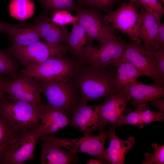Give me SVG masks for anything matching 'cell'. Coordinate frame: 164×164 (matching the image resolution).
Returning <instances> with one entry per match:
<instances>
[{
  "label": "cell",
  "mask_w": 164,
  "mask_h": 164,
  "mask_svg": "<svg viewBox=\"0 0 164 164\" xmlns=\"http://www.w3.org/2000/svg\"><path fill=\"white\" fill-rule=\"evenodd\" d=\"M108 67L100 68L81 63L73 78L80 93V103L87 104L120 92L115 83L116 69Z\"/></svg>",
  "instance_id": "cell-1"
},
{
  "label": "cell",
  "mask_w": 164,
  "mask_h": 164,
  "mask_svg": "<svg viewBox=\"0 0 164 164\" xmlns=\"http://www.w3.org/2000/svg\"><path fill=\"white\" fill-rule=\"evenodd\" d=\"M80 64L69 58L65 53H60L35 66L24 68L20 73L41 81H66L75 76Z\"/></svg>",
  "instance_id": "cell-2"
},
{
  "label": "cell",
  "mask_w": 164,
  "mask_h": 164,
  "mask_svg": "<svg viewBox=\"0 0 164 164\" xmlns=\"http://www.w3.org/2000/svg\"><path fill=\"white\" fill-rule=\"evenodd\" d=\"M40 82L42 93L46 99V104L71 119L81 101L79 90L73 78L66 81Z\"/></svg>",
  "instance_id": "cell-3"
},
{
  "label": "cell",
  "mask_w": 164,
  "mask_h": 164,
  "mask_svg": "<svg viewBox=\"0 0 164 164\" xmlns=\"http://www.w3.org/2000/svg\"><path fill=\"white\" fill-rule=\"evenodd\" d=\"M43 104L39 105L23 101H12L5 96L0 100V112L15 129L23 133L38 129Z\"/></svg>",
  "instance_id": "cell-4"
},
{
  "label": "cell",
  "mask_w": 164,
  "mask_h": 164,
  "mask_svg": "<svg viewBox=\"0 0 164 164\" xmlns=\"http://www.w3.org/2000/svg\"><path fill=\"white\" fill-rule=\"evenodd\" d=\"M9 49L25 68L35 66L51 56L68 51L67 45L50 43L40 40L27 46L12 45Z\"/></svg>",
  "instance_id": "cell-5"
},
{
  "label": "cell",
  "mask_w": 164,
  "mask_h": 164,
  "mask_svg": "<svg viewBox=\"0 0 164 164\" xmlns=\"http://www.w3.org/2000/svg\"><path fill=\"white\" fill-rule=\"evenodd\" d=\"M52 142L61 147H65L75 153L82 152L96 158L103 164L109 163L106 155L105 141L108 139L107 131L100 132L96 135H87L77 139H64L53 135H47Z\"/></svg>",
  "instance_id": "cell-6"
},
{
  "label": "cell",
  "mask_w": 164,
  "mask_h": 164,
  "mask_svg": "<svg viewBox=\"0 0 164 164\" xmlns=\"http://www.w3.org/2000/svg\"><path fill=\"white\" fill-rule=\"evenodd\" d=\"M127 43L115 35L100 46H86L80 61L91 66L106 68L113 65L122 56Z\"/></svg>",
  "instance_id": "cell-7"
},
{
  "label": "cell",
  "mask_w": 164,
  "mask_h": 164,
  "mask_svg": "<svg viewBox=\"0 0 164 164\" xmlns=\"http://www.w3.org/2000/svg\"><path fill=\"white\" fill-rule=\"evenodd\" d=\"M74 11L77 21L85 30L91 43L96 40L100 46L114 36L112 26L98 11L80 7Z\"/></svg>",
  "instance_id": "cell-8"
},
{
  "label": "cell",
  "mask_w": 164,
  "mask_h": 164,
  "mask_svg": "<svg viewBox=\"0 0 164 164\" xmlns=\"http://www.w3.org/2000/svg\"><path fill=\"white\" fill-rule=\"evenodd\" d=\"M142 16V13H138L133 5L124 3L115 10L104 15V18L114 29L127 35L132 41L140 43L139 31Z\"/></svg>",
  "instance_id": "cell-9"
},
{
  "label": "cell",
  "mask_w": 164,
  "mask_h": 164,
  "mask_svg": "<svg viewBox=\"0 0 164 164\" xmlns=\"http://www.w3.org/2000/svg\"><path fill=\"white\" fill-rule=\"evenodd\" d=\"M131 100L122 92L105 97L102 103L96 105L98 122L95 130L104 131L108 125L116 127Z\"/></svg>",
  "instance_id": "cell-10"
},
{
  "label": "cell",
  "mask_w": 164,
  "mask_h": 164,
  "mask_svg": "<svg viewBox=\"0 0 164 164\" xmlns=\"http://www.w3.org/2000/svg\"><path fill=\"white\" fill-rule=\"evenodd\" d=\"M122 56L142 74L152 78L155 83L160 81L152 51L144 47L141 43H127Z\"/></svg>",
  "instance_id": "cell-11"
},
{
  "label": "cell",
  "mask_w": 164,
  "mask_h": 164,
  "mask_svg": "<svg viewBox=\"0 0 164 164\" xmlns=\"http://www.w3.org/2000/svg\"><path fill=\"white\" fill-rule=\"evenodd\" d=\"M41 94L39 80L21 75L16 79L11 80L5 97L12 101H21L40 105L44 103L41 98Z\"/></svg>",
  "instance_id": "cell-12"
},
{
  "label": "cell",
  "mask_w": 164,
  "mask_h": 164,
  "mask_svg": "<svg viewBox=\"0 0 164 164\" xmlns=\"http://www.w3.org/2000/svg\"><path fill=\"white\" fill-rule=\"evenodd\" d=\"M37 130L21 134L12 144L2 164H23L32 159L36 146L40 138Z\"/></svg>",
  "instance_id": "cell-13"
},
{
  "label": "cell",
  "mask_w": 164,
  "mask_h": 164,
  "mask_svg": "<svg viewBox=\"0 0 164 164\" xmlns=\"http://www.w3.org/2000/svg\"><path fill=\"white\" fill-rule=\"evenodd\" d=\"M120 92L128 95L132 99L131 104L136 108L142 104L164 97V83L161 81L151 85L144 84L137 80L125 86Z\"/></svg>",
  "instance_id": "cell-14"
},
{
  "label": "cell",
  "mask_w": 164,
  "mask_h": 164,
  "mask_svg": "<svg viewBox=\"0 0 164 164\" xmlns=\"http://www.w3.org/2000/svg\"><path fill=\"white\" fill-rule=\"evenodd\" d=\"M40 118V123L37 132L40 138L57 133L70 125V119L62 112L50 107L46 103L41 107Z\"/></svg>",
  "instance_id": "cell-15"
},
{
  "label": "cell",
  "mask_w": 164,
  "mask_h": 164,
  "mask_svg": "<svg viewBox=\"0 0 164 164\" xmlns=\"http://www.w3.org/2000/svg\"><path fill=\"white\" fill-rule=\"evenodd\" d=\"M39 140L41 142V164H68L78 162L76 153L63 149L51 141L47 136L41 137Z\"/></svg>",
  "instance_id": "cell-16"
},
{
  "label": "cell",
  "mask_w": 164,
  "mask_h": 164,
  "mask_svg": "<svg viewBox=\"0 0 164 164\" xmlns=\"http://www.w3.org/2000/svg\"><path fill=\"white\" fill-rule=\"evenodd\" d=\"M116 128L111 127L107 131L110 143L106 149L107 158L109 163L124 164L127 152L135 143V138L131 136L125 140L121 139L116 134Z\"/></svg>",
  "instance_id": "cell-17"
},
{
  "label": "cell",
  "mask_w": 164,
  "mask_h": 164,
  "mask_svg": "<svg viewBox=\"0 0 164 164\" xmlns=\"http://www.w3.org/2000/svg\"><path fill=\"white\" fill-rule=\"evenodd\" d=\"M70 125L83 133L90 135L95 130L98 122L96 105L81 103L76 109L70 119Z\"/></svg>",
  "instance_id": "cell-18"
},
{
  "label": "cell",
  "mask_w": 164,
  "mask_h": 164,
  "mask_svg": "<svg viewBox=\"0 0 164 164\" xmlns=\"http://www.w3.org/2000/svg\"><path fill=\"white\" fill-rule=\"evenodd\" d=\"M38 29L40 39L52 44H62L66 43L69 34L66 26H59L54 24L47 16L42 15L37 18L35 23Z\"/></svg>",
  "instance_id": "cell-19"
},
{
  "label": "cell",
  "mask_w": 164,
  "mask_h": 164,
  "mask_svg": "<svg viewBox=\"0 0 164 164\" xmlns=\"http://www.w3.org/2000/svg\"><path fill=\"white\" fill-rule=\"evenodd\" d=\"M142 14L139 38L143 42L142 45L144 47L152 51L159 47L157 43V35L160 22L152 15L145 10Z\"/></svg>",
  "instance_id": "cell-20"
},
{
  "label": "cell",
  "mask_w": 164,
  "mask_h": 164,
  "mask_svg": "<svg viewBox=\"0 0 164 164\" xmlns=\"http://www.w3.org/2000/svg\"><path fill=\"white\" fill-rule=\"evenodd\" d=\"M73 24L72 29L67 39L66 45L72 59L80 62L85 47L92 43L83 27L77 21Z\"/></svg>",
  "instance_id": "cell-21"
},
{
  "label": "cell",
  "mask_w": 164,
  "mask_h": 164,
  "mask_svg": "<svg viewBox=\"0 0 164 164\" xmlns=\"http://www.w3.org/2000/svg\"><path fill=\"white\" fill-rule=\"evenodd\" d=\"M9 36L13 45L17 46H28L40 39L37 26L28 23L11 25Z\"/></svg>",
  "instance_id": "cell-22"
},
{
  "label": "cell",
  "mask_w": 164,
  "mask_h": 164,
  "mask_svg": "<svg viewBox=\"0 0 164 164\" xmlns=\"http://www.w3.org/2000/svg\"><path fill=\"white\" fill-rule=\"evenodd\" d=\"M116 70L115 83L120 91L125 85L137 80L142 73L122 56L113 64Z\"/></svg>",
  "instance_id": "cell-23"
},
{
  "label": "cell",
  "mask_w": 164,
  "mask_h": 164,
  "mask_svg": "<svg viewBox=\"0 0 164 164\" xmlns=\"http://www.w3.org/2000/svg\"><path fill=\"white\" fill-rule=\"evenodd\" d=\"M22 133L0 112V164H3L12 144Z\"/></svg>",
  "instance_id": "cell-24"
},
{
  "label": "cell",
  "mask_w": 164,
  "mask_h": 164,
  "mask_svg": "<svg viewBox=\"0 0 164 164\" xmlns=\"http://www.w3.org/2000/svg\"><path fill=\"white\" fill-rule=\"evenodd\" d=\"M8 7L11 17L24 21L33 15L35 6L31 0H12L9 3Z\"/></svg>",
  "instance_id": "cell-25"
},
{
  "label": "cell",
  "mask_w": 164,
  "mask_h": 164,
  "mask_svg": "<svg viewBox=\"0 0 164 164\" xmlns=\"http://www.w3.org/2000/svg\"><path fill=\"white\" fill-rule=\"evenodd\" d=\"M0 74L8 75L12 80L21 75L18 64L9 49L0 50Z\"/></svg>",
  "instance_id": "cell-26"
},
{
  "label": "cell",
  "mask_w": 164,
  "mask_h": 164,
  "mask_svg": "<svg viewBox=\"0 0 164 164\" xmlns=\"http://www.w3.org/2000/svg\"><path fill=\"white\" fill-rule=\"evenodd\" d=\"M42 6L47 10L53 12L60 11L70 12L78 8L75 0H39Z\"/></svg>",
  "instance_id": "cell-27"
},
{
  "label": "cell",
  "mask_w": 164,
  "mask_h": 164,
  "mask_svg": "<svg viewBox=\"0 0 164 164\" xmlns=\"http://www.w3.org/2000/svg\"><path fill=\"white\" fill-rule=\"evenodd\" d=\"M118 0H76L78 7L87 8L98 11L106 12L112 11Z\"/></svg>",
  "instance_id": "cell-28"
},
{
  "label": "cell",
  "mask_w": 164,
  "mask_h": 164,
  "mask_svg": "<svg viewBox=\"0 0 164 164\" xmlns=\"http://www.w3.org/2000/svg\"><path fill=\"white\" fill-rule=\"evenodd\" d=\"M147 105V104L139 105L134 111L126 115L124 114L120 119L117 126L125 125H130L137 126L141 129V114Z\"/></svg>",
  "instance_id": "cell-29"
},
{
  "label": "cell",
  "mask_w": 164,
  "mask_h": 164,
  "mask_svg": "<svg viewBox=\"0 0 164 164\" xmlns=\"http://www.w3.org/2000/svg\"><path fill=\"white\" fill-rule=\"evenodd\" d=\"M136 1L139 2L144 10L151 14L160 22L164 14V8L160 0H136Z\"/></svg>",
  "instance_id": "cell-30"
},
{
  "label": "cell",
  "mask_w": 164,
  "mask_h": 164,
  "mask_svg": "<svg viewBox=\"0 0 164 164\" xmlns=\"http://www.w3.org/2000/svg\"><path fill=\"white\" fill-rule=\"evenodd\" d=\"M152 147L153 153L146 152L144 155L145 159L142 164H163L164 163V145H159L153 143Z\"/></svg>",
  "instance_id": "cell-31"
},
{
  "label": "cell",
  "mask_w": 164,
  "mask_h": 164,
  "mask_svg": "<svg viewBox=\"0 0 164 164\" xmlns=\"http://www.w3.org/2000/svg\"><path fill=\"white\" fill-rule=\"evenodd\" d=\"M164 114L155 112L150 109L148 105L143 110L141 116V129L148 124L155 121L161 122L164 121Z\"/></svg>",
  "instance_id": "cell-32"
},
{
  "label": "cell",
  "mask_w": 164,
  "mask_h": 164,
  "mask_svg": "<svg viewBox=\"0 0 164 164\" xmlns=\"http://www.w3.org/2000/svg\"><path fill=\"white\" fill-rule=\"evenodd\" d=\"M51 19L52 22L60 27L65 26L70 24H73L78 20L77 17L72 15L70 12L66 11L55 12Z\"/></svg>",
  "instance_id": "cell-33"
},
{
  "label": "cell",
  "mask_w": 164,
  "mask_h": 164,
  "mask_svg": "<svg viewBox=\"0 0 164 164\" xmlns=\"http://www.w3.org/2000/svg\"><path fill=\"white\" fill-rule=\"evenodd\" d=\"M160 81L164 83V46H159L152 51Z\"/></svg>",
  "instance_id": "cell-34"
},
{
  "label": "cell",
  "mask_w": 164,
  "mask_h": 164,
  "mask_svg": "<svg viewBox=\"0 0 164 164\" xmlns=\"http://www.w3.org/2000/svg\"><path fill=\"white\" fill-rule=\"evenodd\" d=\"M157 43L158 46H164V24L160 22L159 25L157 35Z\"/></svg>",
  "instance_id": "cell-35"
},
{
  "label": "cell",
  "mask_w": 164,
  "mask_h": 164,
  "mask_svg": "<svg viewBox=\"0 0 164 164\" xmlns=\"http://www.w3.org/2000/svg\"><path fill=\"white\" fill-rule=\"evenodd\" d=\"M149 104L155 107L159 111L164 114V99L157 98L149 102Z\"/></svg>",
  "instance_id": "cell-36"
},
{
  "label": "cell",
  "mask_w": 164,
  "mask_h": 164,
  "mask_svg": "<svg viewBox=\"0 0 164 164\" xmlns=\"http://www.w3.org/2000/svg\"><path fill=\"white\" fill-rule=\"evenodd\" d=\"M11 80H9L2 75L0 74V93L6 94Z\"/></svg>",
  "instance_id": "cell-37"
},
{
  "label": "cell",
  "mask_w": 164,
  "mask_h": 164,
  "mask_svg": "<svg viewBox=\"0 0 164 164\" xmlns=\"http://www.w3.org/2000/svg\"><path fill=\"white\" fill-rule=\"evenodd\" d=\"M11 25L0 20V32L5 33L9 35L10 33Z\"/></svg>",
  "instance_id": "cell-38"
},
{
  "label": "cell",
  "mask_w": 164,
  "mask_h": 164,
  "mask_svg": "<svg viewBox=\"0 0 164 164\" xmlns=\"http://www.w3.org/2000/svg\"><path fill=\"white\" fill-rule=\"evenodd\" d=\"M87 164H103V163L99 160H97L95 159H90L88 162H87Z\"/></svg>",
  "instance_id": "cell-39"
},
{
  "label": "cell",
  "mask_w": 164,
  "mask_h": 164,
  "mask_svg": "<svg viewBox=\"0 0 164 164\" xmlns=\"http://www.w3.org/2000/svg\"><path fill=\"white\" fill-rule=\"evenodd\" d=\"M5 94L4 93H0V100L5 97Z\"/></svg>",
  "instance_id": "cell-40"
},
{
  "label": "cell",
  "mask_w": 164,
  "mask_h": 164,
  "mask_svg": "<svg viewBox=\"0 0 164 164\" xmlns=\"http://www.w3.org/2000/svg\"><path fill=\"white\" fill-rule=\"evenodd\" d=\"M136 0H129V3L134 5Z\"/></svg>",
  "instance_id": "cell-41"
},
{
  "label": "cell",
  "mask_w": 164,
  "mask_h": 164,
  "mask_svg": "<svg viewBox=\"0 0 164 164\" xmlns=\"http://www.w3.org/2000/svg\"><path fill=\"white\" fill-rule=\"evenodd\" d=\"M162 3V4L163 5H164V0H160Z\"/></svg>",
  "instance_id": "cell-42"
}]
</instances>
